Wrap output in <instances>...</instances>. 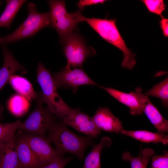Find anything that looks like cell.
Masks as SVG:
<instances>
[{"instance_id": "obj_17", "label": "cell", "mask_w": 168, "mask_h": 168, "mask_svg": "<svg viewBox=\"0 0 168 168\" xmlns=\"http://www.w3.org/2000/svg\"><path fill=\"white\" fill-rule=\"evenodd\" d=\"M142 142L168 144V136L164 134L154 133L146 130L129 131L123 129L120 133Z\"/></svg>"}, {"instance_id": "obj_7", "label": "cell", "mask_w": 168, "mask_h": 168, "mask_svg": "<svg viewBox=\"0 0 168 168\" xmlns=\"http://www.w3.org/2000/svg\"><path fill=\"white\" fill-rule=\"evenodd\" d=\"M60 40L67 60L66 68H81L86 58L96 54L77 34L72 32Z\"/></svg>"}, {"instance_id": "obj_3", "label": "cell", "mask_w": 168, "mask_h": 168, "mask_svg": "<svg viewBox=\"0 0 168 168\" xmlns=\"http://www.w3.org/2000/svg\"><path fill=\"white\" fill-rule=\"evenodd\" d=\"M37 81L42 91L44 103L53 114L63 119L72 109L59 95L50 72L40 62L37 67Z\"/></svg>"}, {"instance_id": "obj_23", "label": "cell", "mask_w": 168, "mask_h": 168, "mask_svg": "<svg viewBox=\"0 0 168 168\" xmlns=\"http://www.w3.org/2000/svg\"><path fill=\"white\" fill-rule=\"evenodd\" d=\"M29 106L28 100L20 95L13 96L9 100L8 107L11 112L16 116H20L28 110Z\"/></svg>"}, {"instance_id": "obj_25", "label": "cell", "mask_w": 168, "mask_h": 168, "mask_svg": "<svg viewBox=\"0 0 168 168\" xmlns=\"http://www.w3.org/2000/svg\"><path fill=\"white\" fill-rule=\"evenodd\" d=\"M72 158L70 157L64 158L62 155H58L41 165L40 168H64Z\"/></svg>"}, {"instance_id": "obj_31", "label": "cell", "mask_w": 168, "mask_h": 168, "mask_svg": "<svg viewBox=\"0 0 168 168\" xmlns=\"http://www.w3.org/2000/svg\"><path fill=\"white\" fill-rule=\"evenodd\" d=\"M0 168H1V165H0Z\"/></svg>"}, {"instance_id": "obj_11", "label": "cell", "mask_w": 168, "mask_h": 168, "mask_svg": "<svg viewBox=\"0 0 168 168\" xmlns=\"http://www.w3.org/2000/svg\"><path fill=\"white\" fill-rule=\"evenodd\" d=\"M62 120L66 125L93 138L97 137L100 132L91 117L82 113L79 109H72Z\"/></svg>"}, {"instance_id": "obj_15", "label": "cell", "mask_w": 168, "mask_h": 168, "mask_svg": "<svg viewBox=\"0 0 168 168\" xmlns=\"http://www.w3.org/2000/svg\"><path fill=\"white\" fill-rule=\"evenodd\" d=\"M4 63L0 69V91L16 72L23 69V67L14 58L11 52L5 46H3Z\"/></svg>"}, {"instance_id": "obj_10", "label": "cell", "mask_w": 168, "mask_h": 168, "mask_svg": "<svg viewBox=\"0 0 168 168\" xmlns=\"http://www.w3.org/2000/svg\"><path fill=\"white\" fill-rule=\"evenodd\" d=\"M18 134L27 144L41 165L59 155L44 136L21 132Z\"/></svg>"}, {"instance_id": "obj_5", "label": "cell", "mask_w": 168, "mask_h": 168, "mask_svg": "<svg viewBox=\"0 0 168 168\" xmlns=\"http://www.w3.org/2000/svg\"><path fill=\"white\" fill-rule=\"evenodd\" d=\"M36 108L27 119L22 122L19 129L21 132L44 136L49 129L56 121L55 117L48 107H44L42 92L35 99Z\"/></svg>"}, {"instance_id": "obj_18", "label": "cell", "mask_w": 168, "mask_h": 168, "mask_svg": "<svg viewBox=\"0 0 168 168\" xmlns=\"http://www.w3.org/2000/svg\"><path fill=\"white\" fill-rule=\"evenodd\" d=\"M8 81L12 88L28 100L32 101L36 98L37 94L32 85L26 79L13 75Z\"/></svg>"}, {"instance_id": "obj_1", "label": "cell", "mask_w": 168, "mask_h": 168, "mask_svg": "<svg viewBox=\"0 0 168 168\" xmlns=\"http://www.w3.org/2000/svg\"><path fill=\"white\" fill-rule=\"evenodd\" d=\"M63 120L55 121L49 129L46 138L54 144L58 155L69 152L81 160L84 157L86 148L93 145V138L78 136L69 130Z\"/></svg>"}, {"instance_id": "obj_27", "label": "cell", "mask_w": 168, "mask_h": 168, "mask_svg": "<svg viewBox=\"0 0 168 168\" xmlns=\"http://www.w3.org/2000/svg\"><path fill=\"white\" fill-rule=\"evenodd\" d=\"M164 154L154 155L152 157L151 168H168V152L164 151Z\"/></svg>"}, {"instance_id": "obj_16", "label": "cell", "mask_w": 168, "mask_h": 168, "mask_svg": "<svg viewBox=\"0 0 168 168\" xmlns=\"http://www.w3.org/2000/svg\"><path fill=\"white\" fill-rule=\"evenodd\" d=\"M143 113L156 128L157 133L164 134L168 132V120L163 117L158 109L150 100L147 102L145 105Z\"/></svg>"}, {"instance_id": "obj_14", "label": "cell", "mask_w": 168, "mask_h": 168, "mask_svg": "<svg viewBox=\"0 0 168 168\" xmlns=\"http://www.w3.org/2000/svg\"><path fill=\"white\" fill-rule=\"evenodd\" d=\"M16 148L19 168H40V161L26 142L18 135Z\"/></svg>"}, {"instance_id": "obj_9", "label": "cell", "mask_w": 168, "mask_h": 168, "mask_svg": "<svg viewBox=\"0 0 168 168\" xmlns=\"http://www.w3.org/2000/svg\"><path fill=\"white\" fill-rule=\"evenodd\" d=\"M98 86L119 102L128 107L130 114L132 115L142 114L145 105L149 100L148 96L142 93V89L140 87H137L134 91L126 93L111 88Z\"/></svg>"}, {"instance_id": "obj_24", "label": "cell", "mask_w": 168, "mask_h": 168, "mask_svg": "<svg viewBox=\"0 0 168 168\" xmlns=\"http://www.w3.org/2000/svg\"><path fill=\"white\" fill-rule=\"evenodd\" d=\"M21 122L20 120L10 123L0 124V143L4 142L15 134L20 128Z\"/></svg>"}, {"instance_id": "obj_26", "label": "cell", "mask_w": 168, "mask_h": 168, "mask_svg": "<svg viewBox=\"0 0 168 168\" xmlns=\"http://www.w3.org/2000/svg\"><path fill=\"white\" fill-rule=\"evenodd\" d=\"M148 10L151 12L162 16L166 6L163 0H144L142 1Z\"/></svg>"}, {"instance_id": "obj_8", "label": "cell", "mask_w": 168, "mask_h": 168, "mask_svg": "<svg viewBox=\"0 0 168 168\" xmlns=\"http://www.w3.org/2000/svg\"><path fill=\"white\" fill-rule=\"evenodd\" d=\"M52 77L56 88H71L74 92L82 85L99 86L81 68L65 67L61 71L54 73Z\"/></svg>"}, {"instance_id": "obj_21", "label": "cell", "mask_w": 168, "mask_h": 168, "mask_svg": "<svg viewBox=\"0 0 168 168\" xmlns=\"http://www.w3.org/2000/svg\"><path fill=\"white\" fill-rule=\"evenodd\" d=\"M154 153V151L152 149L146 148L142 151L139 156L135 157L131 156L129 152H126L123 154L122 159L124 161L130 162L131 168H147L149 162Z\"/></svg>"}, {"instance_id": "obj_22", "label": "cell", "mask_w": 168, "mask_h": 168, "mask_svg": "<svg viewBox=\"0 0 168 168\" xmlns=\"http://www.w3.org/2000/svg\"><path fill=\"white\" fill-rule=\"evenodd\" d=\"M144 94L147 96L157 97L161 100L163 105L166 108L168 106V78L155 84Z\"/></svg>"}, {"instance_id": "obj_4", "label": "cell", "mask_w": 168, "mask_h": 168, "mask_svg": "<svg viewBox=\"0 0 168 168\" xmlns=\"http://www.w3.org/2000/svg\"><path fill=\"white\" fill-rule=\"evenodd\" d=\"M28 15L26 19L12 33L0 37V45L31 37L43 28L49 26V13L38 12L35 4L31 2L28 4Z\"/></svg>"}, {"instance_id": "obj_28", "label": "cell", "mask_w": 168, "mask_h": 168, "mask_svg": "<svg viewBox=\"0 0 168 168\" xmlns=\"http://www.w3.org/2000/svg\"><path fill=\"white\" fill-rule=\"evenodd\" d=\"M105 1L104 0H81L78 2L77 6L82 10L85 6L99 3H103Z\"/></svg>"}, {"instance_id": "obj_30", "label": "cell", "mask_w": 168, "mask_h": 168, "mask_svg": "<svg viewBox=\"0 0 168 168\" xmlns=\"http://www.w3.org/2000/svg\"><path fill=\"white\" fill-rule=\"evenodd\" d=\"M2 110H3V107L1 106V104H0V116H1L2 112Z\"/></svg>"}, {"instance_id": "obj_2", "label": "cell", "mask_w": 168, "mask_h": 168, "mask_svg": "<svg viewBox=\"0 0 168 168\" xmlns=\"http://www.w3.org/2000/svg\"><path fill=\"white\" fill-rule=\"evenodd\" d=\"M81 22L85 21L103 39L120 49L124 58L122 63L123 67L131 69L136 63L135 54L126 46L113 20L88 18L82 13L79 16Z\"/></svg>"}, {"instance_id": "obj_6", "label": "cell", "mask_w": 168, "mask_h": 168, "mask_svg": "<svg viewBox=\"0 0 168 168\" xmlns=\"http://www.w3.org/2000/svg\"><path fill=\"white\" fill-rule=\"evenodd\" d=\"M49 26L57 32L60 40L72 32L81 21L76 12L69 13L63 0H49Z\"/></svg>"}, {"instance_id": "obj_29", "label": "cell", "mask_w": 168, "mask_h": 168, "mask_svg": "<svg viewBox=\"0 0 168 168\" xmlns=\"http://www.w3.org/2000/svg\"><path fill=\"white\" fill-rule=\"evenodd\" d=\"M161 20L160 21L161 27L163 31V34L165 36H168V19L161 16Z\"/></svg>"}, {"instance_id": "obj_12", "label": "cell", "mask_w": 168, "mask_h": 168, "mask_svg": "<svg viewBox=\"0 0 168 168\" xmlns=\"http://www.w3.org/2000/svg\"><path fill=\"white\" fill-rule=\"evenodd\" d=\"M91 118L100 130L118 134L123 129L121 121L108 108L99 107Z\"/></svg>"}, {"instance_id": "obj_19", "label": "cell", "mask_w": 168, "mask_h": 168, "mask_svg": "<svg viewBox=\"0 0 168 168\" xmlns=\"http://www.w3.org/2000/svg\"><path fill=\"white\" fill-rule=\"evenodd\" d=\"M112 141L108 137H103L100 142L93 146L91 151L86 157L83 168H101L100 156L103 148L105 147H109Z\"/></svg>"}, {"instance_id": "obj_20", "label": "cell", "mask_w": 168, "mask_h": 168, "mask_svg": "<svg viewBox=\"0 0 168 168\" xmlns=\"http://www.w3.org/2000/svg\"><path fill=\"white\" fill-rule=\"evenodd\" d=\"M24 0H6L5 8L0 16V27L9 29L16 13L23 4Z\"/></svg>"}, {"instance_id": "obj_13", "label": "cell", "mask_w": 168, "mask_h": 168, "mask_svg": "<svg viewBox=\"0 0 168 168\" xmlns=\"http://www.w3.org/2000/svg\"><path fill=\"white\" fill-rule=\"evenodd\" d=\"M0 163L1 168H19L15 134L0 143Z\"/></svg>"}]
</instances>
